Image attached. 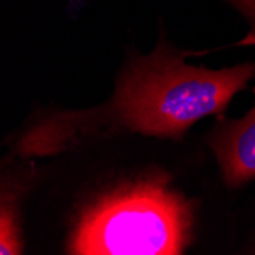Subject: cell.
Instances as JSON below:
<instances>
[{
	"label": "cell",
	"instance_id": "obj_1",
	"mask_svg": "<svg viewBox=\"0 0 255 255\" xmlns=\"http://www.w3.org/2000/svg\"><path fill=\"white\" fill-rule=\"evenodd\" d=\"M187 52L164 37L148 55L130 57L104 104L58 112L21 137L25 154H52L94 134L137 131L179 137L203 117H223L229 103L255 78V63L222 69L190 66Z\"/></svg>",
	"mask_w": 255,
	"mask_h": 255
},
{
	"label": "cell",
	"instance_id": "obj_2",
	"mask_svg": "<svg viewBox=\"0 0 255 255\" xmlns=\"http://www.w3.org/2000/svg\"><path fill=\"white\" fill-rule=\"evenodd\" d=\"M187 211L157 183H142L97 205L81 220L74 255H182Z\"/></svg>",
	"mask_w": 255,
	"mask_h": 255
},
{
	"label": "cell",
	"instance_id": "obj_3",
	"mask_svg": "<svg viewBox=\"0 0 255 255\" xmlns=\"http://www.w3.org/2000/svg\"><path fill=\"white\" fill-rule=\"evenodd\" d=\"M249 25V32L240 44L255 46V0H226ZM255 97V86H254ZM210 145L217 157L228 185L240 187L255 179V101L242 118L219 117Z\"/></svg>",
	"mask_w": 255,
	"mask_h": 255
},
{
	"label": "cell",
	"instance_id": "obj_4",
	"mask_svg": "<svg viewBox=\"0 0 255 255\" xmlns=\"http://www.w3.org/2000/svg\"><path fill=\"white\" fill-rule=\"evenodd\" d=\"M0 255H20L18 233L11 213L2 210L0 217Z\"/></svg>",
	"mask_w": 255,
	"mask_h": 255
}]
</instances>
